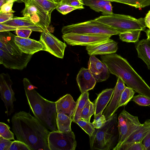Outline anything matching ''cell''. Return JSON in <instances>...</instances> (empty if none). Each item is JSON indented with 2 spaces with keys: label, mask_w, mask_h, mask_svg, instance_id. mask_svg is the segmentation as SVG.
<instances>
[{
  "label": "cell",
  "mask_w": 150,
  "mask_h": 150,
  "mask_svg": "<svg viewBox=\"0 0 150 150\" xmlns=\"http://www.w3.org/2000/svg\"><path fill=\"white\" fill-rule=\"evenodd\" d=\"M11 122L17 139L27 145L30 150H50L48 140L50 132L36 117L20 111L13 115Z\"/></svg>",
  "instance_id": "cell-1"
},
{
  "label": "cell",
  "mask_w": 150,
  "mask_h": 150,
  "mask_svg": "<svg viewBox=\"0 0 150 150\" xmlns=\"http://www.w3.org/2000/svg\"><path fill=\"white\" fill-rule=\"evenodd\" d=\"M100 58L110 73L121 78L128 87L135 92L150 98V87L127 60L115 53L103 55Z\"/></svg>",
  "instance_id": "cell-2"
},
{
  "label": "cell",
  "mask_w": 150,
  "mask_h": 150,
  "mask_svg": "<svg viewBox=\"0 0 150 150\" xmlns=\"http://www.w3.org/2000/svg\"><path fill=\"white\" fill-rule=\"evenodd\" d=\"M23 82L28 104L35 117L51 131H58L55 102L41 96L35 89L36 87L27 78H24Z\"/></svg>",
  "instance_id": "cell-3"
},
{
  "label": "cell",
  "mask_w": 150,
  "mask_h": 150,
  "mask_svg": "<svg viewBox=\"0 0 150 150\" xmlns=\"http://www.w3.org/2000/svg\"><path fill=\"white\" fill-rule=\"evenodd\" d=\"M117 120V114L114 113L100 128H95L89 136L91 150H113L116 146L119 137Z\"/></svg>",
  "instance_id": "cell-4"
},
{
  "label": "cell",
  "mask_w": 150,
  "mask_h": 150,
  "mask_svg": "<svg viewBox=\"0 0 150 150\" xmlns=\"http://www.w3.org/2000/svg\"><path fill=\"white\" fill-rule=\"evenodd\" d=\"M63 35L75 33L89 35H119L120 31L97 21L95 19L83 22L64 26Z\"/></svg>",
  "instance_id": "cell-5"
},
{
  "label": "cell",
  "mask_w": 150,
  "mask_h": 150,
  "mask_svg": "<svg viewBox=\"0 0 150 150\" xmlns=\"http://www.w3.org/2000/svg\"><path fill=\"white\" fill-rule=\"evenodd\" d=\"M95 19L98 21L120 31L121 33L128 31L141 30L146 28L144 18L137 19L131 16L113 13L109 15L102 16Z\"/></svg>",
  "instance_id": "cell-6"
},
{
  "label": "cell",
  "mask_w": 150,
  "mask_h": 150,
  "mask_svg": "<svg viewBox=\"0 0 150 150\" xmlns=\"http://www.w3.org/2000/svg\"><path fill=\"white\" fill-rule=\"evenodd\" d=\"M118 120L119 140L113 150H118L130 135L142 125L139 122L137 117L132 115L125 109L119 115Z\"/></svg>",
  "instance_id": "cell-7"
},
{
  "label": "cell",
  "mask_w": 150,
  "mask_h": 150,
  "mask_svg": "<svg viewBox=\"0 0 150 150\" xmlns=\"http://www.w3.org/2000/svg\"><path fill=\"white\" fill-rule=\"evenodd\" d=\"M50 150H75L76 142L74 133L71 131L61 132H50L48 137Z\"/></svg>",
  "instance_id": "cell-8"
},
{
  "label": "cell",
  "mask_w": 150,
  "mask_h": 150,
  "mask_svg": "<svg viewBox=\"0 0 150 150\" xmlns=\"http://www.w3.org/2000/svg\"><path fill=\"white\" fill-rule=\"evenodd\" d=\"M25 5L21 11L23 16L30 17L43 30L48 29L51 22V15L34 0H30Z\"/></svg>",
  "instance_id": "cell-9"
},
{
  "label": "cell",
  "mask_w": 150,
  "mask_h": 150,
  "mask_svg": "<svg viewBox=\"0 0 150 150\" xmlns=\"http://www.w3.org/2000/svg\"><path fill=\"white\" fill-rule=\"evenodd\" d=\"M13 83L8 73L0 75V97L3 101L6 110L5 113L10 116L14 111L13 102L16 101L15 93L12 88Z\"/></svg>",
  "instance_id": "cell-10"
},
{
  "label": "cell",
  "mask_w": 150,
  "mask_h": 150,
  "mask_svg": "<svg viewBox=\"0 0 150 150\" xmlns=\"http://www.w3.org/2000/svg\"><path fill=\"white\" fill-rule=\"evenodd\" d=\"M32 56L23 52L12 54L0 49V64L6 68L22 70L26 67Z\"/></svg>",
  "instance_id": "cell-11"
},
{
  "label": "cell",
  "mask_w": 150,
  "mask_h": 150,
  "mask_svg": "<svg viewBox=\"0 0 150 150\" xmlns=\"http://www.w3.org/2000/svg\"><path fill=\"white\" fill-rule=\"evenodd\" d=\"M39 41L46 48V51L55 57L63 59L67 46L52 34L48 29L41 32Z\"/></svg>",
  "instance_id": "cell-12"
},
{
  "label": "cell",
  "mask_w": 150,
  "mask_h": 150,
  "mask_svg": "<svg viewBox=\"0 0 150 150\" xmlns=\"http://www.w3.org/2000/svg\"><path fill=\"white\" fill-rule=\"evenodd\" d=\"M111 36L106 35H93L68 33L63 35L62 38L68 45L86 46L96 44L109 39Z\"/></svg>",
  "instance_id": "cell-13"
},
{
  "label": "cell",
  "mask_w": 150,
  "mask_h": 150,
  "mask_svg": "<svg viewBox=\"0 0 150 150\" xmlns=\"http://www.w3.org/2000/svg\"><path fill=\"white\" fill-rule=\"evenodd\" d=\"M88 69L96 82L105 81L109 77L110 73L107 65L94 55L89 58Z\"/></svg>",
  "instance_id": "cell-14"
},
{
  "label": "cell",
  "mask_w": 150,
  "mask_h": 150,
  "mask_svg": "<svg viewBox=\"0 0 150 150\" xmlns=\"http://www.w3.org/2000/svg\"><path fill=\"white\" fill-rule=\"evenodd\" d=\"M118 48L117 43L110 39L86 47L88 54L91 56L114 53Z\"/></svg>",
  "instance_id": "cell-15"
},
{
  "label": "cell",
  "mask_w": 150,
  "mask_h": 150,
  "mask_svg": "<svg viewBox=\"0 0 150 150\" xmlns=\"http://www.w3.org/2000/svg\"><path fill=\"white\" fill-rule=\"evenodd\" d=\"M15 42L19 50L23 53L33 55L40 51H46L45 46L39 41L28 38H23L16 36Z\"/></svg>",
  "instance_id": "cell-16"
},
{
  "label": "cell",
  "mask_w": 150,
  "mask_h": 150,
  "mask_svg": "<svg viewBox=\"0 0 150 150\" xmlns=\"http://www.w3.org/2000/svg\"><path fill=\"white\" fill-rule=\"evenodd\" d=\"M125 87L124 82L121 78L118 77L116 85L114 88L113 96L103 113L106 120L113 115L119 108L121 96Z\"/></svg>",
  "instance_id": "cell-17"
},
{
  "label": "cell",
  "mask_w": 150,
  "mask_h": 150,
  "mask_svg": "<svg viewBox=\"0 0 150 150\" xmlns=\"http://www.w3.org/2000/svg\"><path fill=\"white\" fill-rule=\"evenodd\" d=\"M150 131V119H148L130 135L118 150H127L134 143L142 142Z\"/></svg>",
  "instance_id": "cell-18"
},
{
  "label": "cell",
  "mask_w": 150,
  "mask_h": 150,
  "mask_svg": "<svg viewBox=\"0 0 150 150\" xmlns=\"http://www.w3.org/2000/svg\"><path fill=\"white\" fill-rule=\"evenodd\" d=\"M76 79L81 93L93 89L96 83L89 69L83 67L80 69Z\"/></svg>",
  "instance_id": "cell-19"
},
{
  "label": "cell",
  "mask_w": 150,
  "mask_h": 150,
  "mask_svg": "<svg viewBox=\"0 0 150 150\" xmlns=\"http://www.w3.org/2000/svg\"><path fill=\"white\" fill-rule=\"evenodd\" d=\"M16 36L10 31L0 32V49L12 54L22 53L15 43Z\"/></svg>",
  "instance_id": "cell-20"
},
{
  "label": "cell",
  "mask_w": 150,
  "mask_h": 150,
  "mask_svg": "<svg viewBox=\"0 0 150 150\" xmlns=\"http://www.w3.org/2000/svg\"><path fill=\"white\" fill-rule=\"evenodd\" d=\"M55 102L57 114L62 113L71 118L77 102L75 101L70 94L64 96Z\"/></svg>",
  "instance_id": "cell-21"
},
{
  "label": "cell",
  "mask_w": 150,
  "mask_h": 150,
  "mask_svg": "<svg viewBox=\"0 0 150 150\" xmlns=\"http://www.w3.org/2000/svg\"><path fill=\"white\" fill-rule=\"evenodd\" d=\"M1 23L14 27L26 28L33 31L41 33L43 31L28 16L14 17L11 19Z\"/></svg>",
  "instance_id": "cell-22"
},
{
  "label": "cell",
  "mask_w": 150,
  "mask_h": 150,
  "mask_svg": "<svg viewBox=\"0 0 150 150\" xmlns=\"http://www.w3.org/2000/svg\"><path fill=\"white\" fill-rule=\"evenodd\" d=\"M114 88H107L103 90L98 96L95 100L94 105L95 117L101 112H103L104 109L111 100L113 94Z\"/></svg>",
  "instance_id": "cell-23"
},
{
  "label": "cell",
  "mask_w": 150,
  "mask_h": 150,
  "mask_svg": "<svg viewBox=\"0 0 150 150\" xmlns=\"http://www.w3.org/2000/svg\"><path fill=\"white\" fill-rule=\"evenodd\" d=\"M138 57L141 59L150 70V40L143 39L139 41L136 46Z\"/></svg>",
  "instance_id": "cell-24"
},
{
  "label": "cell",
  "mask_w": 150,
  "mask_h": 150,
  "mask_svg": "<svg viewBox=\"0 0 150 150\" xmlns=\"http://www.w3.org/2000/svg\"><path fill=\"white\" fill-rule=\"evenodd\" d=\"M89 100V93L88 91L81 94L77 100L76 106L71 117L73 122L76 123L80 119L82 110Z\"/></svg>",
  "instance_id": "cell-25"
},
{
  "label": "cell",
  "mask_w": 150,
  "mask_h": 150,
  "mask_svg": "<svg viewBox=\"0 0 150 150\" xmlns=\"http://www.w3.org/2000/svg\"><path fill=\"white\" fill-rule=\"evenodd\" d=\"M72 119L67 115L62 113L57 114L56 123L59 131L67 132L71 131V124Z\"/></svg>",
  "instance_id": "cell-26"
},
{
  "label": "cell",
  "mask_w": 150,
  "mask_h": 150,
  "mask_svg": "<svg viewBox=\"0 0 150 150\" xmlns=\"http://www.w3.org/2000/svg\"><path fill=\"white\" fill-rule=\"evenodd\" d=\"M141 31L138 30H129L121 33L119 35L122 41L135 42L138 41Z\"/></svg>",
  "instance_id": "cell-27"
},
{
  "label": "cell",
  "mask_w": 150,
  "mask_h": 150,
  "mask_svg": "<svg viewBox=\"0 0 150 150\" xmlns=\"http://www.w3.org/2000/svg\"><path fill=\"white\" fill-rule=\"evenodd\" d=\"M130 5L136 8H142L150 5V0H106Z\"/></svg>",
  "instance_id": "cell-28"
},
{
  "label": "cell",
  "mask_w": 150,
  "mask_h": 150,
  "mask_svg": "<svg viewBox=\"0 0 150 150\" xmlns=\"http://www.w3.org/2000/svg\"><path fill=\"white\" fill-rule=\"evenodd\" d=\"M95 113L94 104L90 100L86 104L81 113L80 119L90 122L91 116Z\"/></svg>",
  "instance_id": "cell-29"
},
{
  "label": "cell",
  "mask_w": 150,
  "mask_h": 150,
  "mask_svg": "<svg viewBox=\"0 0 150 150\" xmlns=\"http://www.w3.org/2000/svg\"><path fill=\"white\" fill-rule=\"evenodd\" d=\"M135 91L128 87H125L123 91L119 103V108L126 105L133 98Z\"/></svg>",
  "instance_id": "cell-30"
},
{
  "label": "cell",
  "mask_w": 150,
  "mask_h": 150,
  "mask_svg": "<svg viewBox=\"0 0 150 150\" xmlns=\"http://www.w3.org/2000/svg\"><path fill=\"white\" fill-rule=\"evenodd\" d=\"M84 5L96 12H100L103 6L110 1L106 0H83Z\"/></svg>",
  "instance_id": "cell-31"
},
{
  "label": "cell",
  "mask_w": 150,
  "mask_h": 150,
  "mask_svg": "<svg viewBox=\"0 0 150 150\" xmlns=\"http://www.w3.org/2000/svg\"><path fill=\"white\" fill-rule=\"evenodd\" d=\"M42 8L51 15L52 12L56 9L58 4L48 0H34Z\"/></svg>",
  "instance_id": "cell-32"
},
{
  "label": "cell",
  "mask_w": 150,
  "mask_h": 150,
  "mask_svg": "<svg viewBox=\"0 0 150 150\" xmlns=\"http://www.w3.org/2000/svg\"><path fill=\"white\" fill-rule=\"evenodd\" d=\"M10 128L8 125L5 123L0 122V136L9 140H14L13 133L10 130Z\"/></svg>",
  "instance_id": "cell-33"
},
{
  "label": "cell",
  "mask_w": 150,
  "mask_h": 150,
  "mask_svg": "<svg viewBox=\"0 0 150 150\" xmlns=\"http://www.w3.org/2000/svg\"><path fill=\"white\" fill-rule=\"evenodd\" d=\"M76 123L89 135V137L92 135L95 129L92 123L80 119Z\"/></svg>",
  "instance_id": "cell-34"
},
{
  "label": "cell",
  "mask_w": 150,
  "mask_h": 150,
  "mask_svg": "<svg viewBox=\"0 0 150 150\" xmlns=\"http://www.w3.org/2000/svg\"><path fill=\"white\" fill-rule=\"evenodd\" d=\"M132 100L138 105L142 106L150 105V98L144 95L139 94L133 96Z\"/></svg>",
  "instance_id": "cell-35"
},
{
  "label": "cell",
  "mask_w": 150,
  "mask_h": 150,
  "mask_svg": "<svg viewBox=\"0 0 150 150\" xmlns=\"http://www.w3.org/2000/svg\"><path fill=\"white\" fill-rule=\"evenodd\" d=\"M56 9L59 12L63 15L67 14L74 10L78 9L76 8L66 4L61 3L58 4Z\"/></svg>",
  "instance_id": "cell-36"
},
{
  "label": "cell",
  "mask_w": 150,
  "mask_h": 150,
  "mask_svg": "<svg viewBox=\"0 0 150 150\" xmlns=\"http://www.w3.org/2000/svg\"><path fill=\"white\" fill-rule=\"evenodd\" d=\"M101 112L94 117L92 122L95 128L96 129L100 128L105 123L106 120L104 115Z\"/></svg>",
  "instance_id": "cell-37"
},
{
  "label": "cell",
  "mask_w": 150,
  "mask_h": 150,
  "mask_svg": "<svg viewBox=\"0 0 150 150\" xmlns=\"http://www.w3.org/2000/svg\"><path fill=\"white\" fill-rule=\"evenodd\" d=\"M60 3L68 5L76 8L78 9L84 8L83 6L84 5L83 0H62Z\"/></svg>",
  "instance_id": "cell-38"
},
{
  "label": "cell",
  "mask_w": 150,
  "mask_h": 150,
  "mask_svg": "<svg viewBox=\"0 0 150 150\" xmlns=\"http://www.w3.org/2000/svg\"><path fill=\"white\" fill-rule=\"evenodd\" d=\"M9 150H30L25 143L19 140L13 142Z\"/></svg>",
  "instance_id": "cell-39"
},
{
  "label": "cell",
  "mask_w": 150,
  "mask_h": 150,
  "mask_svg": "<svg viewBox=\"0 0 150 150\" xmlns=\"http://www.w3.org/2000/svg\"><path fill=\"white\" fill-rule=\"evenodd\" d=\"M13 141L0 136V150H9Z\"/></svg>",
  "instance_id": "cell-40"
},
{
  "label": "cell",
  "mask_w": 150,
  "mask_h": 150,
  "mask_svg": "<svg viewBox=\"0 0 150 150\" xmlns=\"http://www.w3.org/2000/svg\"><path fill=\"white\" fill-rule=\"evenodd\" d=\"M15 12L12 10L9 12L0 13V23H3L12 19Z\"/></svg>",
  "instance_id": "cell-41"
},
{
  "label": "cell",
  "mask_w": 150,
  "mask_h": 150,
  "mask_svg": "<svg viewBox=\"0 0 150 150\" xmlns=\"http://www.w3.org/2000/svg\"><path fill=\"white\" fill-rule=\"evenodd\" d=\"M32 30L29 29H18L16 30L17 36L23 38H28Z\"/></svg>",
  "instance_id": "cell-42"
},
{
  "label": "cell",
  "mask_w": 150,
  "mask_h": 150,
  "mask_svg": "<svg viewBox=\"0 0 150 150\" xmlns=\"http://www.w3.org/2000/svg\"><path fill=\"white\" fill-rule=\"evenodd\" d=\"M14 2L11 1L4 4L0 7V13L9 12L13 10L12 8Z\"/></svg>",
  "instance_id": "cell-43"
},
{
  "label": "cell",
  "mask_w": 150,
  "mask_h": 150,
  "mask_svg": "<svg viewBox=\"0 0 150 150\" xmlns=\"http://www.w3.org/2000/svg\"><path fill=\"white\" fill-rule=\"evenodd\" d=\"M112 8L111 2L110 1L103 6L101 12L103 16L111 15L113 13Z\"/></svg>",
  "instance_id": "cell-44"
},
{
  "label": "cell",
  "mask_w": 150,
  "mask_h": 150,
  "mask_svg": "<svg viewBox=\"0 0 150 150\" xmlns=\"http://www.w3.org/2000/svg\"><path fill=\"white\" fill-rule=\"evenodd\" d=\"M127 150H145V147L142 142L134 143L130 146Z\"/></svg>",
  "instance_id": "cell-45"
},
{
  "label": "cell",
  "mask_w": 150,
  "mask_h": 150,
  "mask_svg": "<svg viewBox=\"0 0 150 150\" xmlns=\"http://www.w3.org/2000/svg\"><path fill=\"white\" fill-rule=\"evenodd\" d=\"M145 150H150V131L142 142Z\"/></svg>",
  "instance_id": "cell-46"
},
{
  "label": "cell",
  "mask_w": 150,
  "mask_h": 150,
  "mask_svg": "<svg viewBox=\"0 0 150 150\" xmlns=\"http://www.w3.org/2000/svg\"><path fill=\"white\" fill-rule=\"evenodd\" d=\"M144 20L146 27L150 30V10L146 15Z\"/></svg>",
  "instance_id": "cell-47"
},
{
  "label": "cell",
  "mask_w": 150,
  "mask_h": 150,
  "mask_svg": "<svg viewBox=\"0 0 150 150\" xmlns=\"http://www.w3.org/2000/svg\"><path fill=\"white\" fill-rule=\"evenodd\" d=\"M30 0H6V2L10 1H12L14 2L17 1L18 2H23L25 4H27Z\"/></svg>",
  "instance_id": "cell-48"
},
{
  "label": "cell",
  "mask_w": 150,
  "mask_h": 150,
  "mask_svg": "<svg viewBox=\"0 0 150 150\" xmlns=\"http://www.w3.org/2000/svg\"><path fill=\"white\" fill-rule=\"evenodd\" d=\"M145 32L147 37V39L150 40V30H147L145 31Z\"/></svg>",
  "instance_id": "cell-49"
},
{
  "label": "cell",
  "mask_w": 150,
  "mask_h": 150,
  "mask_svg": "<svg viewBox=\"0 0 150 150\" xmlns=\"http://www.w3.org/2000/svg\"><path fill=\"white\" fill-rule=\"evenodd\" d=\"M6 2V0H0V7Z\"/></svg>",
  "instance_id": "cell-50"
},
{
  "label": "cell",
  "mask_w": 150,
  "mask_h": 150,
  "mask_svg": "<svg viewBox=\"0 0 150 150\" xmlns=\"http://www.w3.org/2000/svg\"><path fill=\"white\" fill-rule=\"evenodd\" d=\"M62 0H53L54 1L58 4L60 3Z\"/></svg>",
  "instance_id": "cell-51"
},
{
  "label": "cell",
  "mask_w": 150,
  "mask_h": 150,
  "mask_svg": "<svg viewBox=\"0 0 150 150\" xmlns=\"http://www.w3.org/2000/svg\"><path fill=\"white\" fill-rule=\"evenodd\" d=\"M49 0V1H52V2H54V1H53V0Z\"/></svg>",
  "instance_id": "cell-52"
}]
</instances>
